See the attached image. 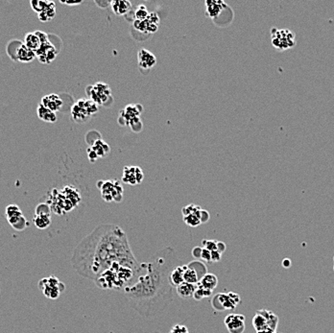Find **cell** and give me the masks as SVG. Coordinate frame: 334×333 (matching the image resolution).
Returning a JSON list of instances; mask_svg holds the SVG:
<instances>
[{
    "mask_svg": "<svg viewBox=\"0 0 334 333\" xmlns=\"http://www.w3.org/2000/svg\"><path fill=\"white\" fill-rule=\"evenodd\" d=\"M38 286L42 293L50 300H57L65 290V285L56 276H49L42 279Z\"/></svg>",
    "mask_w": 334,
    "mask_h": 333,
    "instance_id": "6",
    "label": "cell"
},
{
    "mask_svg": "<svg viewBox=\"0 0 334 333\" xmlns=\"http://www.w3.org/2000/svg\"><path fill=\"white\" fill-rule=\"evenodd\" d=\"M111 8L116 16H126L132 11V3L127 0H114L111 2Z\"/></svg>",
    "mask_w": 334,
    "mask_h": 333,
    "instance_id": "19",
    "label": "cell"
},
{
    "mask_svg": "<svg viewBox=\"0 0 334 333\" xmlns=\"http://www.w3.org/2000/svg\"><path fill=\"white\" fill-rule=\"evenodd\" d=\"M201 260H203L204 263H212L211 262V254L209 251L203 248L202 254H201Z\"/></svg>",
    "mask_w": 334,
    "mask_h": 333,
    "instance_id": "37",
    "label": "cell"
},
{
    "mask_svg": "<svg viewBox=\"0 0 334 333\" xmlns=\"http://www.w3.org/2000/svg\"><path fill=\"white\" fill-rule=\"evenodd\" d=\"M99 111V106L91 99H80L71 108V115L75 122L84 124Z\"/></svg>",
    "mask_w": 334,
    "mask_h": 333,
    "instance_id": "3",
    "label": "cell"
},
{
    "mask_svg": "<svg viewBox=\"0 0 334 333\" xmlns=\"http://www.w3.org/2000/svg\"><path fill=\"white\" fill-rule=\"evenodd\" d=\"M216 243H217V241H215V240H207V239H203L202 240V246H203V248L206 249L207 251H209V252L216 251V249H217Z\"/></svg>",
    "mask_w": 334,
    "mask_h": 333,
    "instance_id": "35",
    "label": "cell"
},
{
    "mask_svg": "<svg viewBox=\"0 0 334 333\" xmlns=\"http://www.w3.org/2000/svg\"><path fill=\"white\" fill-rule=\"evenodd\" d=\"M36 58V53L22 44L16 51V60L22 63H30Z\"/></svg>",
    "mask_w": 334,
    "mask_h": 333,
    "instance_id": "21",
    "label": "cell"
},
{
    "mask_svg": "<svg viewBox=\"0 0 334 333\" xmlns=\"http://www.w3.org/2000/svg\"><path fill=\"white\" fill-rule=\"evenodd\" d=\"M210 254H211V262H219L222 258V254H220L217 251L210 252Z\"/></svg>",
    "mask_w": 334,
    "mask_h": 333,
    "instance_id": "40",
    "label": "cell"
},
{
    "mask_svg": "<svg viewBox=\"0 0 334 333\" xmlns=\"http://www.w3.org/2000/svg\"><path fill=\"white\" fill-rule=\"evenodd\" d=\"M111 1H100V2H98V1H95L96 4L99 6V7H101V8H108V6H111Z\"/></svg>",
    "mask_w": 334,
    "mask_h": 333,
    "instance_id": "44",
    "label": "cell"
},
{
    "mask_svg": "<svg viewBox=\"0 0 334 333\" xmlns=\"http://www.w3.org/2000/svg\"><path fill=\"white\" fill-rule=\"evenodd\" d=\"M159 21L160 19L157 13H150V15L144 20H142V21L134 20L133 27L140 32L145 33V34H154L159 29Z\"/></svg>",
    "mask_w": 334,
    "mask_h": 333,
    "instance_id": "10",
    "label": "cell"
},
{
    "mask_svg": "<svg viewBox=\"0 0 334 333\" xmlns=\"http://www.w3.org/2000/svg\"><path fill=\"white\" fill-rule=\"evenodd\" d=\"M36 57L43 64H50L56 59L57 50L50 42H48L43 44L41 48L36 51Z\"/></svg>",
    "mask_w": 334,
    "mask_h": 333,
    "instance_id": "16",
    "label": "cell"
},
{
    "mask_svg": "<svg viewBox=\"0 0 334 333\" xmlns=\"http://www.w3.org/2000/svg\"><path fill=\"white\" fill-rule=\"evenodd\" d=\"M41 104L45 106L46 108L49 109L50 111L56 112V111H60L61 108L63 107V100L58 95L52 94V95L43 97Z\"/></svg>",
    "mask_w": 334,
    "mask_h": 333,
    "instance_id": "18",
    "label": "cell"
},
{
    "mask_svg": "<svg viewBox=\"0 0 334 333\" xmlns=\"http://www.w3.org/2000/svg\"><path fill=\"white\" fill-rule=\"evenodd\" d=\"M35 34H36V35L39 37V39H40V41H41L42 45L49 42V41H48V35L47 34V33L43 32V31H36Z\"/></svg>",
    "mask_w": 334,
    "mask_h": 333,
    "instance_id": "39",
    "label": "cell"
},
{
    "mask_svg": "<svg viewBox=\"0 0 334 333\" xmlns=\"http://www.w3.org/2000/svg\"><path fill=\"white\" fill-rule=\"evenodd\" d=\"M213 291H210V290H207L206 288L202 287L199 284L197 285V287H196V290L193 294V299L195 301H201L205 298H209L211 295H212Z\"/></svg>",
    "mask_w": 334,
    "mask_h": 333,
    "instance_id": "32",
    "label": "cell"
},
{
    "mask_svg": "<svg viewBox=\"0 0 334 333\" xmlns=\"http://www.w3.org/2000/svg\"><path fill=\"white\" fill-rule=\"evenodd\" d=\"M61 3L65 4V5H68V6H73V5H79V4L82 3V1H77V2H66V1H62V0H61Z\"/></svg>",
    "mask_w": 334,
    "mask_h": 333,
    "instance_id": "45",
    "label": "cell"
},
{
    "mask_svg": "<svg viewBox=\"0 0 334 333\" xmlns=\"http://www.w3.org/2000/svg\"><path fill=\"white\" fill-rule=\"evenodd\" d=\"M71 265L80 276L95 281L117 263L138 262L126 233L115 224H101L75 248Z\"/></svg>",
    "mask_w": 334,
    "mask_h": 333,
    "instance_id": "2",
    "label": "cell"
},
{
    "mask_svg": "<svg viewBox=\"0 0 334 333\" xmlns=\"http://www.w3.org/2000/svg\"><path fill=\"white\" fill-rule=\"evenodd\" d=\"M97 188L100 190L101 196L105 202L120 203L123 200V187L118 180L99 181Z\"/></svg>",
    "mask_w": 334,
    "mask_h": 333,
    "instance_id": "4",
    "label": "cell"
},
{
    "mask_svg": "<svg viewBox=\"0 0 334 333\" xmlns=\"http://www.w3.org/2000/svg\"><path fill=\"white\" fill-rule=\"evenodd\" d=\"M291 265V262H290V260L289 259H284V261H283V266L284 267H286V268H288L289 266Z\"/></svg>",
    "mask_w": 334,
    "mask_h": 333,
    "instance_id": "46",
    "label": "cell"
},
{
    "mask_svg": "<svg viewBox=\"0 0 334 333\" xmlns=\"http://www.w3.org/2000/svg\"><path fill=\"white\" fill-rule=\"evenodd\" d=\"M169 333H190V332H189V329L186 326L178 324L169 331Z\"/></svg>",
    "mask_w": 334,
    "mask_h": 333,
    "instance_id": "36",
    "label": "cell"
},
{
    "mask_svg": "<svg viewBox=\"0 0 334 333\" xmlns=\"http://www.w3.org/2000/svg\"><path fill=\"white\" fill-rule=\"evenodd\" d=\"M185 269H186V265L180 264L171 271L169 275V283L174 288L185 283V280H184Z\"/></svg>",
    "mask_w": 334,
    "mask_h": 333,
    "instance_id": "20",
    "label": "cell"
},
{
    "mask_svg": "<svg viewBox=\"0 0 334 333\" xmlns=\"http://www.w3.org/2000/svg\"><path fill=\"white\" fill-rule=\"evenodd\" d=\"M271 43L273 47L285 51L294 48L297 44L295 33L289 29H278L272 28L271 30Z\"/></svg>",
    "mask_w": 334,
    "mask_h": 333,
    "instance_id": "5",
    "label": "cell"
},
{
    "mask_svg": "<svg viewBox=\"0 0 334 333\" xmlns=\"http://www.w3.org/2000/svg\"><path fill=\"white\" fill-rule=\"evenodd\" d=\"M144 179V174L143 169L139 166H125L123 169L122 181L123 183L137 186L143 183Z\"/></svg>",
    "mask_w": 334,
    "mask_h": 333,
    "instance_id": "15",
    "label": "cell"
},
{
    "mask_svg": "<svg viewBox=\"0 0 334 333\" xmlns=\"http://www.w3.org/2000/svg\"><path fill=\"white\" fill-rule=\"evenodd\" d=\"M149 15H150V13L148 12L147 8L144 5H140V6L137 7V9L135 11V14H134L135 19L134 20L142 21V20L146 19Z\"/></svg>",
    "mask_w": 334,
    "mask_h": 333,
    "instance_id": "33",
    "label": "cell"
},
{
    "mask_svg": "<svg viewBox=\"0 0 334 333\" xmlns=\"http://www.w3.org/2000/svg\"><path fill=\"white\" fill-rule=\"evenodd\" d=\"M37 113L40 119H42L45 122H48V123H55L57 121V115L56 112L50 111L48 108H46L45 106H43L41 103L38 105V109H37Z\"/></svg>",
    "mask_w": 334,
    "mask_h": 333,
    "instance_id": "22",
    "label": "cell"
},
{
    "mask_svg": "<svg viewBox=\"0 0 334 333\" xmlns=\"http://www.w3.org/2000/svg\"><path fill=\"white\" fill-rule=\"evenodd\" d=\"M208 220H209V213L207 212V210L203 209L202 213H201V222H202V224H204V223H207Z\"/></svg>",
    "mask_w": 334,
    "mask_h": 333,
    "instance_id": "43",
    "label": "cell"
},
{
    "mask_svg": "<svg viewBox=\"0 0 334 333\" xmlns=\"http://www.w3.org/2000/svg\"></svg>",
    "mask_w": 334,
    "mask_h": 333,
    "instance_id": "48",
    "label": "cell"
},
{
    "mask_svg": "<svg viewBox=\"0 0 334 333\" xmlns=\"http://www.w3.org/2000/svg\"><path fill=\"white\" fill-rule=\"evenodd\" d=\"M216 246H217V249L216 251L219 252L220 254H224L225 251H226V244L224 242H221V241H217L216 243Z\"/></svg>",
    "mask_w": 334,
    "mask_h": 333,
    "instance_id": "42",
    "label": "cell"
},
{
    "mask_svg": "<svg viewBox=\"0 0 334 333\" xmlns=\"http://www.w3.org/2000/svg\"><path fill=\"white\" fill-rule=\"evenodd\" d=\"M246 318L243 314H229L224 323L230 333H243L246 329Z\"/></svg>",
    "mask_w": 334,
    "mask_h": 333,
    "instance_id": "14",
    "label": "cell"
},
{
    "mask_svg": "<svg viewBox=\"0 0 334 333\" xmlns=\"http://www.w3.org/2000/svg\"><path fill=\"white\" fill-rule=\"evenodd\" d=\"M197 285H191L188 283H184L181 285L176 287L177 295L182 299H191L193 298V294L196 290Z\"/></svg>",
    "mask_w": 334,
    "mask_h": 333,
    "instance_id": "23",
    "label": "cell"
},
{
    "mask_svg": "<svg viewBox=\"0 0 334 333\" xmlns=\"http://www.w3.org/2000/svg\"><path fill=\"white\" fill-rule=\"evenodd\" d=\"M143 111V106L139 104L128 105L119 112L118 123L120 126H130V124L140 118V115Z\"/></svg>",
    "mask_w": 334,
    "mask_h": 333,
    "instance_id": "11",
    "label": "cell"
},
{
    "mask_svg": "<svg viewBox=\"0 0 334 333\" xmlns=\"http://www.w3.org/2000/svg\"><path fill=\"white\" fill-rule=\"evenodd\" d=\"M240 302V296L235 292L228 294L219 293L215 295L211 301V304L215 310H234Z\"/></svg>",
    "mask_w": 334,
    "mask_h": 333,
    "instance_id": "8",
    "label": "cell"
},
{
    "mask_svg": "<svg viewBox=\"0 0 334 333\" xmlns=\"http://www.w3.org/2000/svg\"><path fill=\"white\" fill-rule=\"evenodd\" d=\"M180 264L181 260L171 247L162 248L140 263L136 279L122 290L131 307L146 318L163 311L174 299L169 275Z\"/></svg>",
    "mask_w": 334,
    "mask_h": 333,
    "instance_id": "1",
    "label": "cell"
},
{
    "mask_svg": "<svg viewBox=\"0 0 334 333\" xmlns=\"http://www.w3.org/2000/svg\"><path fill=\"white\" fill-rule=\"evenodd\" d=\"M256 312L259 313V314H261L263 317L266 319L267 325H268L269 329L277 332L278 325H279V317H278V315L276 313H274L273 311L268 310V309H264V308L256 310Z\"/></svg>",
    "mask_w": 334,
    "mask_h": 333,
    "instance_id": "25",
    "label": "cell"
},
{
    "mask_svg": "<svg viewBox=\"0 0 334 333\" xmlns=\"http://www.w3.org/2000/svg\"><path fill=\"white\" fill-rule=\"evenodd\" d=\"M199 285L206 288L207 290H210V291H213L216 287H217V285H218V279L215 275L213 274H210V273H207L206 274L202 280L200 281Z\"/></svg>",
    "mask_w": 334,
    "mask_h": 333,
    "instance_id": "27",
    "label": "cell"
},
{
    "mask_svg": "<svg viewBox=\"0 0 334 333\" xmlns=\"http://www.w3.org/2000/svg\"><path fill=\"white\" fill-rule=\"evenodd\" d=\"M157 64L156 56L147 49H141L138 52V65L143 74H148Z\"/></svg>",
    "mask_w": 334,
    "mask_h": 333,
    "instance_id": "13",
    "label": "cell"
},
{
    "mask_svg": "<svg viewBox=\"0 0 334 333\" xmlns=\"http://www.w3.org/2000/svg\"><path fill=\"white\" fill-rule=\"evenodd\" d=\"M24 46L27 47L29 49H31L36 53V51L41 48L42 43L39 39V37L35 34V32L28 33L26 34L25 38H24Z\"/></svg>",
    "mask_w": 334,
    "mask_h": 333,
    "instance_id": "28",
    "label": "cell"
},
{
    "mask_svg": "<svg viewBox=\"0 0 334 333\" xmlns=\"http://www.w3.org/2000/svg\"><path fill=\"white\" fill-rule=\"evenodd\" d=\"M256 333H277V332L273 331L271 329H266V330H263V331H260V332H256Z\"/></svg>",
    "mask_w": 334,
    "mask_h": 333,
    "instance_id": "47",
    "label": "cell"
},
{
    "mask_svg": "<svg viewBox=\"0 0 334 333\" xmlns=\"http://www.w3.org/2000/svg\"></svg>",
    "mask_w": 334,
    "mask_h": 333,
    "instance_id": "49",
    "label": "cell"
},
{
    "mask_svg": "<svg viewBox=\"0 0 334 333\" xmlns=\"http://www.w3.org/2000/svg\"><path fill=\"white\" fill-rule=\"evenodd\" d=\"M202 250H203V248H202V247H200V246H196V247H194V248L192 249V251H191V254H192V256L195 258V260H199V259H201Z\"/></svg>",
    "mask_w": 334,
    "mask_h": 333,
    "instance_id": "38",
    "label": "cell"
},
{
    "mask_svg": "<svg viewBox=\"0 0 334 333\" xmlns=\"http://www.w3.org/2000/svg\"><path fill=\"white\" fill-rule=\"evenodd\" d=\"M55 16H56V5L52 1L49 2V5L44 12L38 14L39 19L43 22H48V21L52 20Z\"/></svg>",
    "mask_w": 334,
    "mask_h": 333,
    "instance_id": "30",
    "label": "cell"
},
{
    "mask_svg": "<svg viewBox=\"0 0 334 333\" xmlns=\"http://www.w3.org/2000/svg\"><path fill=\"white\" fill-rule=\"evenodd\" d=\"M203 208L201 206L191 204L189 206H184L182 209L183 216H184V222L186 223L188 226L196 228L200 226L201 222V213H202Z\"/></svg>",
    "mask_w": 334,
    "mask_h": 333,
    "instance_id": "12",
    "label": "cell"
},
{
    "mask_svg": "<svg viewBox=\"0 0 334 333\" xmlns=\"http://www.w3.org/2000/svg\"><path fill=\"white\" fill-rule=\"evenodd\" d=\"M184 280H185V283H188L191 285H198L201 281V278L198 272L190 264H188L186 265V269L184 273Z\"/></svg>",
    "mask_w": 334,
    "mask_h": 333,
    "instance_id": "26",
    "label": "cell"
},
{
    "mask_svg": "<svg viewBox=\"0 0 334 333\" xmlns=\"http://www.w3.org/2000/svg\"><path fill=\"white\" fill-rule=\"evenodd\" d=\"M49 2L50 1H42V0H33L30 2V5L32 7L33 10L37 13V14H40L42 12H44L48 5H49Z\"/></svg>",
    "mask_w": 334,
    "mask_h": 333,
    "instance_id": "34",
    "label": "cell"
},
{
    "mask_svg": "<svg viewBox=\"0 0 334 333\" xmlns=\"http://www.w3.org/2000/svg\"><path fill=\"white\" fill-rule=\"evenodd\" d=\"M88 89L87 92L90 99L98 106H108V102L112 100L111 88L105 83H96Z\"/></svg>",
    "mask_w": 334,
    "mask_h": 333,
    "instance_id": "7",
    "label": "cell"
},
{
    "mask_svg": "<svg viewBox=\"0 0 334 333\" xmlns=\"http://www.w3.org/2000/svg\"><path fill=\"white\" fill-rule=\"evenodd\" d=\"M206 4V16L213 19L214 21L220 16L223 12L229 7L226 2L218 0H207Z\"/></svg>",
    "mask_w": 334,
    "mask_h": 333,
    "instance_id": "17",
    "label": "cell"
},
{
    "mask_svg": "<svg viewBox=\"0 0 334 333\" xmlns=\"http://www.w3.org/2000/svg\"><path fill=\"white\" fill-rule=\"evenodd\" d=\"M92 148V150L96 154V156L98 157V159L101 158H105L109 155L111 148L110 146L105 143L104 141H102L101 139L98 140L97 142L94 143L92 146H90Z\"/></svg>",
    "mask_w": 334,
    "mask_h": 333,
    "instance_id": "24",
    "label": "cell"
},
{
    "mask_svg": "<svg viewBox=\"0 0 334 333\" xmlns=\"http://www.w3.org/2000/svg\"><path fill=\"white\" fill-rule=\"evenodd\" d=\"M88 157H89V159H90V160L92 162H95L96 160L98 159V157L96 156L95 153L92 150L91 147L88 148Z\"/></svg>",
    "mask_w": 334,
    "mask_h": 333,
    "instance_id": "41",
    "label": "cell"
},
{
    "mask_svg": "<svg viewBox=\"0 0 334 333\" xmlns=\"http://www.w3.org/2000/svg\"><path fill=\"white\" fill-rule=\"evenodd\" d=\"M252 323H253V327H254L255 332H260V331L269 329L268 325H267L266 319L263 317L261 314L257 313V312H255V316L253 318Z\"/></svg>",
    "mask_w": 334,
    "mask_h": 333,
    "instance_id": "31",
    "label": "cell"
},
{
    "mask_svg": "<svg viewBox=\"0 0 334 333\" xmlns=\"http://www.w3.org/2000/svg\"><path fill=\"white\" fill-rule=\"evenodd\" d=\"M33 222L40 230H46L51 225V214H35Z\"/></svg>",
    "mask_w": 334,
    "mask_h": 333,
    "instance_id": "29",
    "label": "cell"
},
{
    "mask_svg": "<svg viewBox=\"0 0 334 333\" xmlns=\"http://www.w3.org/2000/svg\"><path fill=\"white\" fill-rule=\"evenodd\" d=\"M5 215L8 223L17 232H22L29 226V222L23 216L20 207L16 205H9L7 206Z\"/></svg>",
    "mask_w": 334,
    "mask_h": 333,
    "instance_id": "9",
    "label": "cell"
}]
</instances>
